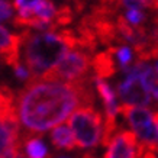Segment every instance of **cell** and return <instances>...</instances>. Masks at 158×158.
Returning a JSON list of instances; mask_svg holds the SVG:
<instances>
[{
    "label": "cell",
    "instance_id": "6da1fadb",
    "mask_svg": "<svg viewBox=\"0 0 158 158\" xmlns=\"http://www.w3.org/2000/svg\"><path fill=\"white\" fill-rule=\"evenodd\" d=\"M94 78L78 81L29 80L16 100L19 125L28 134L41 135L64 123L81 106H94Z\"/></svg>",
    "mask_w": 158,
    "mask_h": 158
},
{
    "label": "cell",
    "instance_id": "7a4b0ae2",
    "mask_svg": "<svg viewBox=\"0 0 158 158\" xmlns=\"http://www.w3.org/2000/svg\"><path fill=\"white\" fill-rule=\"evenodd\" d=\"M78 45V35L68 29L58 34H35L31 31L22 32L23 64L31 74L29 80L44 77L65 57L68 51L77 48Z\"/></svg>",
    "mask_w": 158,
    "mask_h": 158
},
{
    "label": "cell",
    "instance_id": "3957f363",
    "mask_svg": "<svg viewBox=\"0 0 158 158\" xmlns=\"http://www.w3.org/2000/svg\"><path fill=\"white\" fill-rule=\"evenodd\" d=\"M77 142V148L90 149L96 148L103 142L105 135V118L94 106H81L68 118Z\"/></svg>",
    "mask_w": 158,
    "mask_h": 158
},
{
    "label": "cell",
    "instance_id": "277c9868",
    "mask_svg": "<svg viewBox=\"0 0 158 158\" xmlns=\"http://www.w3.org/2000/svg\"><path fill=\"white\" fill-rule=\"evenodd\" d=\"M91 62H93L91 52L77 47L68 51L65 57L41 78L61 80V81H78V80L89 77Z\"/></svg>",
    "mask_w": 158,
    "mask_h": 158
},
{
    "label": "cell",
    "instance_id": "5b68a950",
    "mask_svg": "<svg viewBox=\"0 0 158 158\" xmlns=\"http://www.w3.org/2000/svg\"><path fill=\"white\" fill-rule=\"evenodd\" d=\"M123 73V80H120L116 87V93L122 105L139 106V107H148L152 105V97L149 94L148 89L145 87L141 76L135 71V68L131 65Z\"/></svg>",
    "mask_w": 158,
    "mask_h": 158
},
{
    "label": "cell",
    "instance_id": "8992f818",
    "mask_svg": "<svg viewBox=\"0 0 158 158\" xmlns=\"http://www.w3.org/2000/svg\"><path fill=\"white\" fill-rule=\"evenodd\" d=\"M105 147V158H138L139 139L132 131L118 129Z\"/></svg>",
    "mask_w": 158,
    "mask_h": 158
},
{
    "label": "cell",
    "instance_id": "52a82bcc",
    "mask_svg": "<svg viewBox=\"0 0 158 158\" xmlns=\"http://www.w3.org/2000/svg\"><path fill=\"white\" fill-rule=\"evenodd\" d=\"M20 152L18 118L0 116V158H16Z\"/></svg>",
    "mask_w": 158,
    "mask_h": 158
},
{
    "label": "cell",
    "instance_id": "ba28073f",
    "mask_svg": "<svg viewBox=\"0 0 158 158\" xmlns=\"http://www.w3.org/2000/svg\"><path fill=\"white\" fill-rule=\"evenodd\" d=\"M20 47L22 34H10L5 26L0 25V60L16 68L20 65Z\"/></svg>",
    "mask_w": 158,
    "mask_h": 158
},
{
    "label": "cell",
    "instance_id": "9c48e42d",
    "mask_svg": "<svg viewBox=\"0 0 158 158\" xmlns=\"http://www.w3.org/2000/svg\"><path fill=\"white\" fill-rule=\"evenodd\" d=\"M91 67L94 70V77H99V78H110L116 74V71L119 70V65H118V61H116L115 52H113V48L109 47V48L103 51V52H99L93 57V62H91Z\"/></svg>",
    "mask_w": 158,
    "mask_h": 158
},
{
    "label": "cell",
    "instance_id": "30bf717a",
    "mask_svg": "<svg viewBox=\"0 0 158 158\" xmlns=\"http://www.w3.org/2000/svg\"><path fill=\"white\" fill-rule=\"evenodd\" d=\"M49 139H51L54 147L57 149H61V151H73L77 148L76 138H74V134H73L68 122L60 123L58 126L52 128L51 134H49Z\"/></svg>",
    "mask_w": 158,
    "mask_h": 158
},
{
    "label": "cell",
    "instance_id": "8fae6325",
    "mask_svg": "<svg viewBox=\"0 0 158 158\" xmlns=\"http://www.w3.org/2000/svg\"><path fill=\"white\" fill-rule=\"evenodd\" d=\"M22 154L26 158H49L48 145L36 134H28L23 141H20Z\"/></svg>",
    "mask_w": 158,
    "mask_h": 158
},
{
    "label": "cell",
    "instance_id": "7c38bea8",
    "mask_svg": "<svg viewBox=\"0 0 158 158\" xmlns=\"http://www.w3.org/2000/svg\"><path fill=\"white\" fill-rule=\"evenodd\" d=\"M132 67L141 76L145 87L148 89L149 94L152 97V100L158 103V71L154 70V67L149 62L135 61V64H132Z\"/></svg>",
    "mask_w": 158,
    "mask_h": 158
},
{
    "label": "cell",
    "instance_id": "4fadbf2b",
    "mask_svg": "<svg viewBox=\"0 0 158 158\" xmlns=\"http://www.w3.org/2000/svg\"><path fill=\"white\" fill-rule=\"evenodd\" d=\"M29 10H31L32 16L49 19L55 25V16H57L58 9L55 7L52 0H29ZM55 28H57V25H55Z\"/></svg>",
    "mask_w": 158,
    "mask_h": 158
},
{
    "label": "cell",
    "instance_id": "5bb4252c",
    "mask_svg": "<svg viewBox=\"0 0 158 158\" xmlns=\"http://www.w3.org/2000/svg\"><path fill=\"white\" fill-rule=\"evenodd\" d=\"M112 48H113V52H115L119 68L122 71H126L132 65V61H134V51H132V48L128 47V45H119V47L113 45Z\"/></svg>",
    "mask_w": 158,
    "mask_h": 158
},
{
    "label": "cell",
    "instance_id": "9a60e30c",
    "mask_svg": "<svg viewBox=\"0 0 158 158\" xmlns=\"http://www.w3.org/2000/svg\"><path fill=\"white\" fill-rule=\"evenodd\" d=\"M123 18L128 20V23L132 25L134 28H141V26H144V20L147 19V15L144 13V10L126 9Z\"/></svg>",
    "mask_w": 158,
    "mask_h": 158
},
{
    "label": "cell",
    "instance_id": "2e32d148",
    "mask_svg": "<svg viewBox=\"0 0 158 158\" xmlns=\"http://www.w3.org/2000/svg\"><path fill=\"white\" fill-rule=\"evenodd\" d=\"M13 10V5H10L7 0H0V22L12 19Z\"/></svg>",
    "mask_w": 158,
    "mask_h": 158
},
{
    "label": "cell",
    "instance_id": "e0dca14e",
    "mask_svg": "<svg viewBox=\"0 0 158 158\" xmlns=\"http://www.w3.org/2000/svg\"><path fill=\"white\" fill-rule=\"evenodd\" d=\"M51 158V157H49ZM52 158H74V157H70V155H65V154H58V155H54ZM81 158H84V155H83Z\"/></svg>",
    "mask_w": 158,
    "mask_h": 158
},
{
    "label": "cell",
    "instance_id": "ac0fdd59",
    "mask_svg": "<svg viewBox=\"0 0 158 158\" xmlns=\"http://www.w3.org/2000/svg\"><path fill=\"white\" fill-rule=\"evenodd\" d=\"M152 12L158 16V0H154V10Z\"/></svg>",
    "mask_w": 158,
    "mask_h": 158
},
{
    "label": "cell",
    "instance_id": "d6986e66",
    "mask_svg": "<svg viewBox=\"0 0 158 158\" xmlns=\"http://www.w3.org/2000/svg\"><path fill=\"white\" fill-rule=\"evenodd\" d=\"M154 70H155V71H158V60H155V62H154Z\"/></svg>",
    "mask_w": 158,
    "mask_h": 158
},
{
    "label": "cell",
    "instance_id": "ffe728a7",
    "mask_svg": "<svg viewBox=\"0 0 158 158\" xmlns=\"http://www.w3.org/2000/svg\"><path fill=\"white\" fill-rule=\"evenodd\" d=\"M157 154H158V148H157Z\"/></svg>",
    "mask_w": 158,
    "mask_h": 158
},
{
    "label": "cell",
    "instance_id": "44dd1931",
    "mask_svg": "<svg viewBox=\"0 0 158 158\" xmlns=\"http://www.w3.org/2000/svg\"><path fill=\"white\" fill-rule=\"evenodd\" d=\"M93 158H94V157H93Z\"/></svg>",
    "mask_w": 158,
    "mask_h": 158
}]
</instances>
